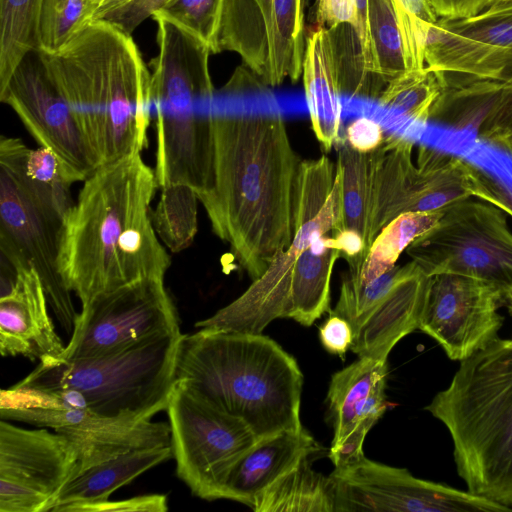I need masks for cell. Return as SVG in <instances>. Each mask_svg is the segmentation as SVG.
<instances>
[{"mask_svg":"<svg viewBox=\"0 0 512 512\" xmlns=\"http://www.w3.org/2000/svg\"><path fill=\"white\" fill-rule=\"evenodd\" d=\"M238 67L215 94L212 172L197 197L252 281L290 244L302 160L268 85Z\"/></svg>","mask_w":512,"mask_h":512,"instance_id":"obj_1","label":"cell"},{"mask_svg":"<svg viewBox=\"0 0 512 512\" xmlns=\"http://www.w3.org/2000/svg\"><path fill=\"white\" fill-rule=\"evenodd\" d=\"M158 188L141 152L99 166L63 228L58 267L82 304L143 279H164L171 264L151 220Z\"/></svg>","mask_w":512,"mask_h":512,"instance_id":"obj_2","label":"cell"},{"mask_svg":"<svg viewBox=\"0 0 512 512\" xmlns=\"http://www.w3.org/2000/svg\"><path fill=\"white\" fill-rule=\"evenodd\" d=\"M38 54L100 166L147 148L151 73L131 35L95 21L60 51Z\"/></svg>","mask_w":512,"mask_h":512,"instance_id":"obj_3","label":"cell"},{"mask_svg":"<svg viewBox=\"0 0 512 512\" xmlns=\"http://www.w3.org/2000/svg\"><path fill=\"white\" fill-rule=\"evenodd\" d=\"M176 379L243 420L258 440L299 430L303 374L295 358L262 333L199 328L183 334Z\"/></svg>","mask_w":512,"mask_h":512,"instance_id":"obj_4","label":"cell"},{"mask_svg":"<svg viewBox=\"0 0 512 512\" xmlns=\"http://www.w3.org/2000/svg\"><path fill=\"white\" fill-rule=\"evenodd\" d=\"M425 410L447 428L467 490L512 512V337L460 361Z\"/></svg>","mask_w":512,"mask_h":512,"instance_id":"obj_5","label":"cell"},{"mask_svg":"<svg viewBox=\"0 0 512 512\" xmlns=\"http://www.w3.org/2000/svg\"><path fill=\"white\" fill-rule=\"evenodd\" d=\"M158 54L150 61L151 103L155 108L158 188L190 186L207 190L212 172V110L215 91L209 49L186 30L153 15Z\"/></svg>","mask_w":512,"mask_h":512,"instance_id":"obj_6","label":"cell"},{"mask_svg":"<svg viewBox=\"0 0 512 512\" xmlns=\"http://www.w3.org/2000/svg\"><path fill=\"white\" fill-rule=\"evenodd\" d=\"M182 335L158 336L98 357L45 360L19 383L50 389L61 405L103 417L151 419L167 409Z\"/></svg>","mask_w":512,"mask_h":512,"instance_id":"obj_7","label":"cell"},{"mask_svg":"<svg viewBox=\"0 0 512 512\" xmlns=\"http://www.w3.org/2000/svg\"><path fill=\"white\" fill-rule=\"evenodd\" d=\"M343 227L342 169L326 155L302 160L296 193L295 233L266 271L234 301L195 327L262 333L273 320L287 318L293 266L312 241Z\"/></svg>","mask_w":512,"mask_h":512,"instance_id":"obj_8","label":"cell"},{"mask_svg":"<svg viewBox=\"0 0 512 512\" xmlns=\"http://www.w3.org/2000/svg\"><path fill=\"white\" fill-rule=\"evenodd\" d=\"M26 147L20 138L3 135L0 139L1 260L15 269L30 265L36 269L49 307L70 334L78 312L58 267L66 219L43 202L25 182L22 159Z\"/></svg>","mask_w":512,"mask_h":512,"instance_id":"obj_9","label":"cell"},{"mask_svg":"<svg viewBox=\"0 0 512 512\" xmlns=\"http://www.w3.org/2000/svg\"><path fill=\"white\" fill-rule=\"evenodd\" d=\"M412 140L385 137L373 183L370 246L381 229L400 214L434 212L478 198L484 187L482 171L464 158L425 145L412 160Z\"/></svg>","mask_w":512,"mask_h":512,"instance_id":"obj_10","label":"cell"},{"mask_svg":"<svg viewBox=\"0 0 512 512\" xmlns=\"http://www.w3.org/2000/svg\"><path fill=\"white\" fill-rule=\"evenodd\" d=\"M427 275L451 273L512 289V231L506 214L477 198L444 210L438 223L405 250Z\"/></svg>","mask_w":512,"mask_h":512,"instance_id":"obj_11","label":"cell"},{"mask_svg":"<svg viewBox=\"0 0 512 512\" xmlns=\"http://www.w3.org/2000/svg\"><path fill=\"white\" fill-rule=\"evenodd\" d=\"M166 411L177 476L195 496L219 499L228 470L258 438L243 420L207 402L180 380Z\"/></svg>","mask_w":512,"mask_h":512,"instance_id":"obj_12","label":"cell"},{"mask_svg":"<svg viewBox=\"0 0 512 512\" xmlns=\"http://www.w3.org/2000/svg\"><path fill=\"white\" fill-rule=\"evenodd\" d=\"M0 417L64 435L78 452V475L135 449L171 446L167 423L103 417L87 409L61 405L44 392L20 383L1 390Z\"/></svg>","mask_w":512,"mask_h":512,"instance_id":"obj_13","label":"cell"},{"mask_svg":"<svg viewBox=\"0 0 512 512\" xmlns=\"http://www.w3.org/2000/svg\"><path fill=\"white\" fill-rule=\"evenodd\" d=\"M175 333L179 316L164 279H143L82 304L62 358L98 357Z\"/></svg>","mask_w":512,"mask_h":512,"instance_id":"obj_14","label":"cell"},{"mask_svg":"<svg viewBox=\"0 0 512 512\" xmlns=\"http://www.w3.org/2000/svg\"><path fill=\"white\" fill-rule=\"evenodd\" d=\"M335 512H510L506 507L407 469L362 456L334 467Z\"/></svg>","mask_w":512,"mask_h":512,"instance_id":"obj_15","label":"cell"},{"mask_svg":"<svg viewBox=\"0 0 512 512\" xmlns=\"http://www.w3.org/2000/svg\"><path fill=\"white\" fill-rule=\"evenodd\" d=\"M79 472V456L64 435L0 421V512H48Z\"/></svg>","mask_w":512,"mask_h":512,"instance_id":"obj_16","label":"cell"},{"mask_svg":"<svg viewBox=\"0 0 512 512\" xmlns=\"http://www.w3.org/2000/svg\"><path fill=\"white\" fill-rule=\"evenodd\" d=\"M9 105L39 146L52 150L74 182L84 181L99 161L38 54H28L0 87Z\"/></svg>","mask_w":512,"mask_h":512,"instance_id":"obj_17","label":"cell"},{"mask_svg":"<svg viewBox=\"0 0 512 512\" xmlns=\"http://www.w3.org/2000/svg\"><path fill=\"white\" fill-rule=\"evenodd\" d=\"M504 294L482 280L451 273L430 276L418 329L454 361H462L498 337Z\"/></svg>","mask_w":512,"mask_h":512,"instance_id":"obj_18","label":"cell"},{"mask_svg":"<svg viewBox=\"0 0 512 512\" xmlns=\"http://www.w3.org/2000/svg\"><path fill=\"white\" fill-rule=\"evenodd\" d=\"M387 378V360L368 357L332 375L326 402L333 428L328 456L334 467L364 456L366 435L388 407Z\"/></svg>","mask_w":512,"mask_h":512,"instance_id":"obj_19","label":"cell"},{"mask_svg":"<svg viewBox=\"0 0 512 512\" xmlns=\"http://www.w3.org/2000/svg\"><path fill=\"white\" fill-rule=\"evenodd\" d=\"M48 299L36 269H14L1 262L0 353L39 362L62 358L66 346L48 312Z\"/></svg>","mask_w":512,"mask_h":512,"instance_id":"obj_20","label":"cell"},{"mask_svg":"<svg viewBox=\"0 0 512 512\" xmlns=\"http://www.w3.org/2000/svg\"><path fill=\"white\" fill-rule=\"evenodd\" d=\"M430 277L410 261L385 297L353 333L351 351L359 358L387 360L393 347L418 329Z\"/></svg>","mask_w":512,"mask_h":512,"instance_id":"obj_21","label":"cell"},{"mask_svg":"<svg viewBox=\"0 0 512 512\" xmlns=\"http://www.w3.org/2000/svg\"><path fill=\"white\" fill-rule=\"evenodd\" d=\"M319 449L304 427L258 440L228 470L220 487L219 499L233 500L250 507L261 492Z\"/></svg>","mask_w":512,"mask_h":512,"instance_id":"obj_22","label":"cell"},{"mask_svg":"<svg viewBox=\"0 0 512 512\" xmlns=\"http://www.w3.org/2000/svg\"><path fill=\"white\" fill-rule=\"evenodd\" d=\"M305 97L316 139L329 151L341 140L340 59L332 30L316 25L306 36L302 67Z\"/></svg>","mask_w":512,"mask_h":512,"instance_id":"obj_23","label":"cell"},{"mask_svg":"<svg viewBox=\"0 0 512 512\" xmlns=\"http://www.w3.org/2000/svg\"><path fill=\"white\" fill-rule=\"evenodd\" d=\"M424 59L428 68L444 74L498 82L512 79V50L458 35L439 21L428 26Z\"/></svg>","mask_w":512,"mask_h":512,"instance_id":"obj_24","label":"cell"},{"mask_svg":"<svg viewBox=\"0 0 512 512\" xmlns=\"http://www.w3.org/2000/svg\"><path fill=\"white\" fill-rule=\"evenodd\" d=\"M173 456L171 446L141 448L96 464L70 480L49 511L109 499L121 486Z\"/></svg>","mask_w":512,"mask_h":512,"instance_id":"obj_25","label":"cell"},{"mask_svg":"<svg viewBox=\"0 0 512 512\" xmlns=\"http://www.w3.org/2000/svg\"><path fill=\"white\" fill-rule=\"evenodd\" d=\"M331 233L315 238L291 272L287 318L304 326H311L330 311L331 277L335 262L341 257Z\"/></svg>","mask_w":512,"mask_h":512,"instance_id":"obj_26","label":"cell"},{"mask_svg":"<svg viewBox=\"0 0 512 512\" xmlns=\"http://www.w3.org/2000/svg\"><path fill=\"white\" fill-rule=\"evenodd\" d=\"M273 0H225L220 51L237 53L261 81L267 73Z\"/></svg>","mask_w":512,"mask_h":512,"instance_id":"obj_27","label":"cell"},{"mask_svg":"<svg viewBox=\"0 0 512 512\" xmlns=\"http://www.w3.org/2000/svg\"><path fill=\"white\" fill-rule=\"evenodd\" d=\"M307 456L278 478L251 503L255 512H335L330 475L316 472Z\"/></svg>","mask_w":512,"mask_h":512,"instance_id":"obj_28","label":"cell"},{"mask_svg":"<svg viewBox=\"0 0 512 512\" xmlns=\"http://www.w3.org/2000/svg\"><path fill=\"white\" fill-rule=\"evenodd\" d=\"M305 0H273L267 73L262 81L268 86L292 81L302 74L306 46Z\"/></svg>","mask_w":512,"mask_h":512,"instance_id":"obj_29","label":"cell"},{"mask_svg":"<svg viewBox=\"0 0 512 512\" xmlns=\"http://www.w3.org/2000/svg\"><path fill=\"white\" fill-rule=\"evenodd\" d=\"M337 146V162L342 169V228L358 232L368 253L373 183L383 152V143L370 152L356 151L345 139H341Z\"/></svg>","mask_w":512,"mask_h":512,"instance_id":"obj_30","label":"cell"},{"mask_svg":"<svg viewBox=\"0 0 512 512\" xmlns=\"http://www.w3.org/2000/svg\"><path fill=\"white\" fill-rule=\"evenodd\" d=\"M447 89L444 73L427 66L406 70L386 83L378 102L385 110L418 123L434 119Z\"/></svg>","mask_w":512,"mask_h":512,"instance_id":"obj_31","label":"cell"},{"mask_svg":"<svg viewBox=\"0 0 512 512\" xmlns=\"http://www.w3.org/2000/svg\"><path fill=\"white\" fill-rule=\"evenodd\" d=\"M406 71L398 21L391 0H368L367 51L362 72L383 83Z\"/></svg>","mask_w":512,"mask_h":512,"instance_id":"obj_32","label":"cell"},{"mask_svg":"<svg viewBox=\"0 0 512 512\" xmlns=\"http://www.w3.org/2000/svg\"><path fill=\"white\" fill-rule=\"evenodd\" d=\"M444 213L407 212L400 214L384 226L373 240L358 275L361 282L372 281L396 266V261L418 237L433 228Z\"/></svg>","mask_w":512,"mask_h":512,"instance_id":"obj_33","label":"cell"},{"mask_svg":"<svg viewBox=\"0 0 512 512\" xmlns=\"http://www.w3.org/2000/svg\"><path fill=\"white\" fill-rule=\"evenodd\" d=\"M43 0H0V87L19 63L38 51L37 31Z\"/></svg>","mask_w":512,"mask_h":512,"instance_id":"obj_34","label":"cell"},{"mask_svg":"<svg viewBox=\"0 0 512 512\" xmlns=\"http://www.w3.org/2000/svg\"><path fill=\"white\" fill-rule=\"evenodd\" d=\"M161 189L151 210V220L162 244L172 253L190 247L198 231V197L185 184H171Z\"/></svg>","mask_w":512,"mask_h":512,"instance_id":"obj_35","label":"cell"},{"mask_svg":"<svg viewBox=\"0 0 512 512\" xmlns=\"http://www.w3.org/2000/svg\"><path fill=\"white\" fill-rule=\"evenodd\" d=\"M98 0H43L38 21V51L63 49L93 22Z\"/></svg>","mask_w":512,"mask_h":512,"instance_id":"obj_36","label":"cell"},{"mask_svg":"<svg viewBox=\"0 0 512 512\" xmlns=\"http://www.w3.org/2000/svg\"><path fill=\"white\" fill-rule=\"evenodd\" d=\"M27 185L66 220L74 207L71 185L75 183L55 153L45 147H27L22 162Z\"/></svg>","mask_w":512,"mask_h":512,"instance_id":"obj_37","label":"cell"},{"mask_svg":"<svg viewBox=\"0 0 512 512\" xmlns=\"http://www.w3.org/2000/svg\"><path fill=\"white\" fill-rule=\"evenodd\" d=\"M225 0H168L154 12L201 41L211 54H217Z\"/></svg>","mask_w":512,"mask_h":512,"instance_id":"obj_38","label":"cell"},{"mask_svg":"<svg viewBox=\"0 0 512 512\" xmlns=\"http://www.w3.org/2000/svg\"><path fill=\"white\" fill-rule=\"evenodd\" d=\"M399 270L400 266H395L369 282H361L348 273L345 274L342 278L338 300L330 313L347 320L354 333L392 288L399 275Z\"/></svg>","mask_w":512,"mask_h":512,"instance_id":"obj_39","label":"cell"},{"mask_svg":"<svg viewBox=\"0 0 512 512\" xmlns=\"http://www.w3.org/2000/svg\"><path fill=\"white\" fill-rule=\"evenodd\" d=\"M458 35L512 50V0L494 1L488 8L463 19H438Z\"/></svg>","mask_w":512,"mask_h":512,"instance_id":"obj_40","label":"cell"},{"mask_svg":"<svg viewBox=\"0 0 512 512\" xmlns=\"http://www.w3.org/2000/svg\"><path fill=\"white\" fill-rule=\"evenodd\" d=\"M475 128L482 140L492 144L512 133V79L500 82L493 102Z\"/></svg>","mask_w":512,"mask_h":512,"instance_id":"obj_41","label":"cell"},{"mask_svg":"<svg viewBox=\"0 0 512 512\" xmlns=\"http://www.w3.org/2000/svg\"><path fill=\"white\" fill-rule=\"evenodd\" d=\"M168 510V500L163 494H148L128 499H109L67 506L61 512H165Z\"/></svg>","mask_w":512,"mask_h":512,"instance_id":"obj_42","label":"cell"},{"mask_svg":"<svg viewBox=\"0 0 512 512\" xmlns=\"http://www.w3.org/2000/svg\"><path fill=\"white\" fill-rule=\"evenodd\" d=\"M168 0H129L107 12L98 21H105L131 35L148 17L161 9Z\"/></svg>","mask_w":512,"mask_h":512,"instance_id":"obj_43","label":"cell"},{"mask_svg":"<svg viewBox=\"0 0 512 512\" xmlns=\"http://www.w3.org/2000/svg\"><path fill=\"white\" fill-rule=\"evenodd\" d=\"M316 25L330 30L348 25L355 33L357 9L355 0H317Z\"/></svg>","mask_w":512,"mask_h":512,"instance_id":"obj_44","label":"cell"},{"mask_svg":"<svg viewBox=\"0 0 512 512\" xmlns=\"http://www.w3.org/2000/svg\"><path fill=\"white\" fill-rule=\"evenodd\" d=\"M319 339L327 352L344 357L353 342V329L347 320L330 313L319 327Z\"/></svg>","mask_w":512,"mask_h":512,"instance_id":"obj_45","label":"cell"},{"mask_svg":"<svg viewBox=\"0 0 512 512\" xmlns=\"http://www.w3.org/2000/svg\"><path fill=\"white\" fill-rule=\"evenodd\" d=\"M383 129L379 123L367 117H360L351 122L345 133V141L359 152H370L384 142Z\"/></svg>","mask_w":512,"mask_h":512,"instance_id":"obj_46","label":"cell"},{"mask_svg":"<svg viewBox=\"0 0 512 512\" xmlns=\"http://www.w3.org/2000/svg\"><path fill=\"white\" fill-rule=\"evenodd\" d=\"M438 17L447 20L475 16L495 0H430Z\"/></svg>","mask_w":512,"mask_h":512,"instance_id":"obj_47","label":"cell"},{"mask_svg":"<svg viewBox=\"0 0 512 512\" xmlns=\"http://www.w3.org/2000/svg\"><path fill=\"white\" fill-rule=\"evenodd\" d=\"M484 189L478 199L501 209L506 215L512 216V185L505 180L495 179L482 171Z\"/></svg>","mask_w":512,"mask_h":512,"instance_id":"obj_48","label":"cell"},{"mask_svg":"<svg viewBox=\"0 0 512 512\" xmlns=\"http://www.w3.org/2000/svg\"><path fill=\"white\" fill-rule=\"evenodd\" d=\"M395 9L417 17L427 23H436L438 16L430 0H391Z\"/></svg>","mask_w":512,"mask_h":512,"instance_id":"obj_49","label":"cell"},{"mask_svg":"<svg viewBox=\"0 0 512 512\" xmlns=\"http://www.w3.org/2000/svg\"><path fill=\"white\" fill-rule=\"evenodd\" d=\"M129 0H98L94 22L98 21L107 12L125 4Z\"/></svg>","mask_w":512,"mask_h":512,"instance_id":"obj_50","label":"cell"},{"mask_svg":"<svg viewBox=\"0 0 512 512\" xmlns=\"http://www.w3.org/2000/svg\"><path fill=\"white\" fill-rule=\"evenodd\" d=\"M493 145H496L499 148L503 149L512 157V133L501 137L500 139L495 141Z\"/></svg>","mask_w":512,"mask_h":512,"instance_id":"obj_51","label":"cell"},{"mask_svg":"<svg viewBox=\"0 0 512 512\" xmlns=\"http://www.w3.org/2000/svg\"><path fill=\"white\" fill-rule=\"evenodd\" d=\"M505 305L507 306L509 313L512 315V289H510L504 295Z\"/></svg>","mask_w":512,"mask_h":512,"instance_id":"obj_52","label":"cell"},{"mask_svg":"<svg viewBox=\"0 0 512 512\" xmlns=\"http://www.w3.org/2000/svg\"><path fill=\"white\" fill-rule=\"evenodd\" d=\"M495 1H505V0H495Z\"/></svg>","mask_w":512,"mask_h":512,"instance_id":"obj_53","label":"cell"}]
</instances>
